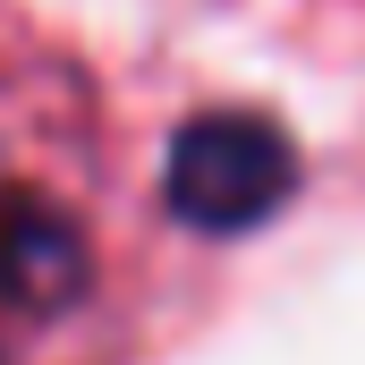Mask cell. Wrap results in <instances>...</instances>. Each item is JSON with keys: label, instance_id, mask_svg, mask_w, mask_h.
I'll return each instance as SVG.
<instances>
[{"label": "cell", "instance_id": "1", "mask_svg": "<svg viewBox=\"0 0 365 365\" xmlns=\"http://www.w3.org/2000/svg\"><path fill=\"white\" fill-rule=\"evenodd\" d=\"M289 187H297V153L255 110H204V119H187L170 136L162 195H170V212L187 230H212V238L255 230V221H272L289 204Z\"/></svg>", "mask_w": 365, "mask_h": 365}, {"label": "cell", "instance_id": "2", "mask_svg": "<svg viewBox=\"0 0 365 365\" xmlns=\"http://www.w3.org/2000/svg\"><path fill=\"white\" fill-rule=\"evenodd\" d=\"M86 289V238L43 195H0V297L17 306H68Z\"/></svg>", "mask_w": 365, "mask_h": 365}]
</instances>
